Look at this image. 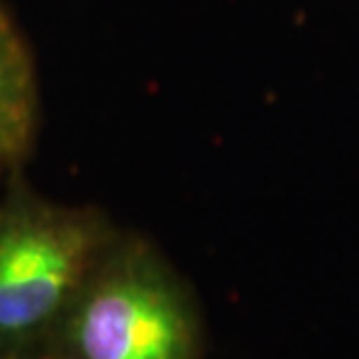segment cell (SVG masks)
Listing matches in <instances>:
<instances>
[{
	"instance_id": "277c9868",
	"label": "cell",
	"mask_w": 359,
	"mask_h": 359,
	"mask_svg": "<svg viewBox=\"0 0 359 359\" xmlns=\"http://www.w3.org/2000/svg\"><path fill=\"white\" fill-rule=\"evenodd\" d=\"M7 359H47L42 353H33V355H17V357H7Z\"/></svg>"
},
{
	"instance_id": "7a4b0ae2",
	"label": "cell",
	"mask_w": 359,
	"mask_h": 359,
	"mask_svg": "<svg viewBox=\"0 0 359 359\" xmlns=\"http://www.w3.org/2000/svg\"><path fill=\"white\" fill-rule=\"evenodd\" d=\"M203 322L180 276L138 238H114L42 348L47 359H201Z\"/></svg>"
},
{
	"instance_id": "6da1fadb",
	"label": "cell",
	"mask_w": 359,
	"mask_h": 359,
	"mask_svg": "<svg viewBox=\"0 0 359 359\" xmlns=\"http://www.w3.org/2000/svg\"><path fill=\"white\" fill-rule=\"evenodd\" d=\"M114 238L96 208L56 203L21 170L7 175L0 198V359L42 353Z\"/></svg>"
},
{
	"instance_id": "3957f363",
	"label": "cell",
	"mask_w": 359,
	"mask_h": 359,
	"mask_svg": "<svg viewBox=\"0 0 359 359\" xmlns=\"http://www.w3.org/2000/svg\"><path fill=\"white\" fill-rule=\"evenodd\" d=\"M35 61L17 21L0 0V175L21 170L38 133Z\"/></svg>"
}]
</instances>
